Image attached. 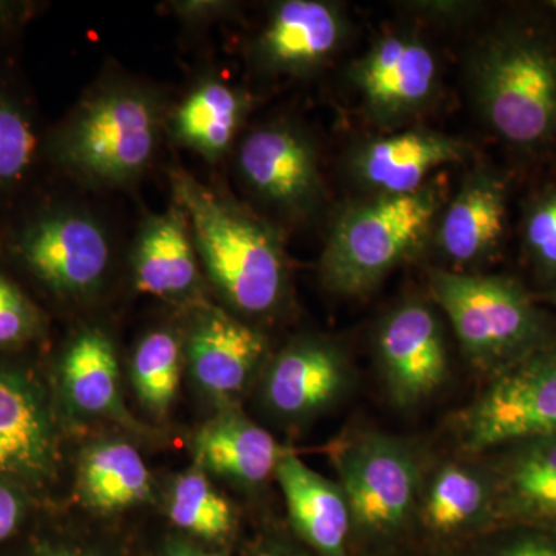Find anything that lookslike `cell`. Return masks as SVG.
Here are the masks:
<instances>
[{
    "instance_id": "5",
    "label": "cell",
    "mask_w": 556,
    "mask_h": 556,
    "mask_svg": "<svg viewBox=\"0 0 556 556\" xmlns=\"http://www.w3.org/2000/svg\"><path fill=\"white\" fill-rule=\"evenodd\" d=\"M14 260L60 298H87L108 276L112 247L91 215L53 207L33 215L9 240Z\"/></svg>"
},
{
    "instance_id": "6",
    "label": "cell",
    "mask_w": 556,
    "mask_h": 556,
    "mask_svg": "<svg viewBox=\"0 0 556 556\" xmlns=\"http://www.w3.org/2000/svg\"><path fill=\"white\" fill-rule=\"evenodd\" d=\"M430 280L468 356L495 361L535 339L536 311L514 281L450 270H433Z\"/></svg>"
},
{
    "instance_id": "31",
    "label": "cell",
    "mask_w": 556,
    "mask_h": 556,
    "mask_svg": "<svg viewBox=\"0 0 556 556\" xmlns=\"http://www.w3.org/2000/svg\"><path fill=\"white\" fill-rule=\"evenodd\" d=\"M24 517V501L20 493L9 484L0 481V541L13 535Z\"/></svg>"
},
{
    "instance_id": "34",
    "label": "cell",
    "mask_w": 556,
    "mask_h": 556,
    "mask_svg": "<svg viewBox=\"0 0 556 556\" xmlns=\"http://www.w3.org/2000/svg\"><path fill=\"white\" fill-rule=\"evenodd\" d=\"M20 11L17 3L0 2V31L5 30L14 20H20Z\"/></svg>"
},
{
    "instance_id": "35",
    "label": "cell",
    "mask_w": 556,
    "mask_h": 556,
    "mask_svg": "<svg viewBox=\"0 0 556 556\" xmlns=\"http://www.w3.org/2000/svg\"><path fill=\"white\" fill-rule=\"evenodd\" d=\"M166 556H207L192 547L178 546L170 548Z\"/></svg>"
},
{
    "instance_id": "3",
    "label": "cell",
    "mask_w": 556,
    "mask_h": 556,
    "mask_svg": "<svg viewBox=\"0 0 556 556\" xmlns=\"http://www.w3.org/2000/svg\"><path fill=\"white\" fill-rule=\"evenodd\" d=\"M441 211L437 189L405 195H378L345 212L329 236L321 276L331 291L361 295L371 291L420 243Z\"/></svg>"
},
{
    "instance_id": "14",
    "label": "cell",
    "mask_w": 556,
    "mask_h": 556,
    "mask_svg": "<svg viewBox=\"0 0 556 556\" xmlns=\"http://www.w3.org/2000/svg\"><path fill=\"white\" fill-rule=\"evenodd\" d=\"M343 21L334 7L316 0H287L273 11L257 42L258 60L289 75L308 73L334 54Z\"/></svg>"
},
{
    "instance_id": "12",
    "label": "cell",
    "mask_w": 556,
    "mask_h": 556,
    "mask_svg": "<svg viewBox=\"0 0 556 556\" xmlns=\"http://www.w3.org/2000/svg\"><path fill=\"white\" fill-rule=\"evenodd\" d=\"M239 167L249 188L288 211L309 207L320 193L314 150L288 127H262L249 134L241 142Z\"/></svg>"
},
{
    "instance_id": "27",
    "label": "cell",
    "mask_w": 556,
    "mask_h": 556,
    "mask_svg": "<svg viewBox=\"0 0 556 556\" xmlns=\"http://www.w3.org/2000/svg\"><path fill=\"white\" fill-rule=\"evenodd\" d=\"M508 492L527 514L556 518V434L536 439L515 459Z\"/></svg>"
},
{
    "instance_id": "19",
    "label": "cell",
    "mask_w": 556,
    "mask_h": 556,
    "mask_svg": "<svg viewBox=\"0 0 556 556\" xmlns=\"http://www.w3.org/2000/svg\"><path fill=\"white\" fill-rule=\"evenodd\" d=\"M193 445L200 468L247 485L262 484L287 455L268 431L236 409L208 420Z\"/></svg>"
},
{
    "instance_id": "33",
    "label": "cell",
    "mask_w": 556,
    "mask_h": 556,
    "mask_svg": "<svg viewBox=\"0 0 556 556\" xmlns=\"http://www.w3.org/2000/svg\"><path fill=\"white\" fill-rule=\"evenodd\" d=\"M506 556H556V551L552 547L541 546V544H525Z\"/></svg>"
},
{
    "instance_id": "11",
    "label": "cell",
    "mask_w": 556,
    "mask_h": 556,
    "mask_svg": "<svg viewBox=\"0 0 556 556\" xmlns=\"http://www.w3.org/2000/svg\"><path fill=\"white\" fill-rule=\"evenodd\" d=\"M378 351L391 394L402 405L433 393L447 372L441 327L420 303H405L387 318Z\"/></svg>"
},
{
    "instance_id": "17",
    "label": "cell",
    "mask_w": 556,
    "mask_h": 556,
    "mask_svg": "<svg viewBox=\"0 0 556 556\" xmlns=\"http://www.w3.org/2000/svg\"><path fill=\"white\" fill-rule=\"evenodd\" d=\"M343 383L345 368L334 348L305 340L274 361L266 378V401L278 415L306 416L334 401Z\"/></svg>"
},
{
    "instance_id": "25",
    "label": "cell",
    "mask_w": 556,
    "mask_h": 556,
    "mask_svg": "<svg viewBox=\"0 0 556 556\" xmlns=\"http://www.w3.org/2000/svg\"><path fill=\"white\" fill-rule=\"evenodd\" d=\"M181 346L169 331H152L139 342L131 358V382L142 404L164 415L178 393Z\"/></svg>"
},
{
    "instance_id": "23",
    "label": "cell",
    "mask_w": 556,
    "mask_h": 556,
    "mask_svg": "<svg viewBox=\"0 0 556 556\" xmlns=\"http://www.w3.org/2000/svg\"><path fill=\"white\" fill-rule=\"evenodd\" d=\"M84 500L100 511H119L152 496V478L138 450L126 442H102L79 467Z\"/></svg>"
},
{
    "instance_id": "4",
    "label": "cell",
    "mask_w": 556,
    "mask_h": 556,
    "mask_svg": "<svg viewBox=\"0 0 556 556\" xmlns=\"http://www.w3.org/2000/svg\"><path fill=\"white\" fill-rule=\"evenodd\" d=\"M473 93L489 126L518 148L556 131V54L522 33L490 39L473 62Z\"/></svg>"
},
{
    "instance_id": "26",
    "label": "cell",
    "mask_w": 556,
    "mask_h": 556,
    "mask_svg": "<svg viewBox=\"0 0 556 556\" xmlns=\"http://www.w3.org/2000/svg\"><path fill=\"white\" fill-rule=\"evenodd\" d=\"M169 517L179 529L206 540L228 535L233 521L228 501L212 486L200 467L181 475L175 482Z\"/></svg>"
},
{
    "instance_id": "32",
    "label": "cell",
    "mask_w": 556,
    "mask_h": 556,
    "mask_svg": "<svg viewBox=\"0 0 556 556\" xmlns=\"http://www.w3.org/2000/svg\"><path fill=\"white\" fill-rule=\"evenodd\" d=\"M174 9L182 17L189 20H206L211 14L222 13L226 9L225 3L219 2H179L174 3Z\"/></svg>"
},
{
    "instance_id": "30",
    "label": "cell",
    "mask_w": 556,
    "mask_h": 556,
    "mask_svg": "<svg viewBox=\"0 0 556 556\" xmlns=\"http://www.w3.org/2000/svg\"><path fill=\"white\" fill-rule=\"evenodd\" d=\"M526 241L540 268L556 274V192L533 206L527 217Z\"/></svg>"
},
{
    "instance_id": "28",
    "label": "cell",
    "mask_w": 556,
    "mask_h": 556,
    "mask_svg": "<svg viewBox=\"0 0 556 556\" xmlns=\"http://www.w3.org/2000/svg\"><path fill=\"white\" fill-rule=\"evenodd\" d=\"M485 503V489L475 475L447 467L438 475L426 501V519L433 529H456L470 521Z\"/></svg>"
},
{
    "instance_id": "22",
    "label": "cell",
    "mask_w": 556,
    "mask_h": 556,
    "mask_svg": "<svg viewBox=\"0 0 556 556\" xmlns=\"http://www.w3.org/2000/svg\"><path fill=\"white\" fill-rule=\"evenodd\" d=\"M70 404L86 415H118V362L112 340L98 328L80 331L62 362Z\"/></svg>"
},
{
    "instance_id": "2",
    "label": "cell",
    "mask_w": 556,
    "mask_h": 556,
    "mask_svg": "<svg viewBox=\"0 0 556 556\" xmlns=\"http://www.w3.org/2000/svg\"><path fill=\"white\" fill-rule=\"evenodd\" d=\"M160 109L152 94L116 84L90 93L62 127L54 156L94 186H123L152 163L160 141Z\"/></svg>"
},
{
    "instance_id": "7",
    "label": "cell",
    "mask_w": 556,
    "mask_h": 556,
    "mask_svg": "<svg viewBox=\"0 0 556 556\" xmlns=\"http://www.w3.org/2000/svg\"><path fill=\"white\" fill-rule=\"evenodd\" d=\"M468 447L556 434V354L533 358L485 391L466 416Z\"/></svg>"
},
{
    "instance_id": "8",
    "label": "cell",
    "mask_w": 556,
    "mask_h": 556,
    "mask_svg": "<svg viewBox=\"0 0 556 556\" xmlns=\"http://www.w3.org/2000/svg\"><path fill=\"white\" fill-rule=\"evenodd\" d=\"M343 495L351 518L371 530H388L407 517L416 495L412 455L393 439L365 437L338 456Z\"/></svg>"
},
{
    "instance_id": "13",
    "label": "cell",
    "mask_w": 556,
    "mask_h": 556,
    "mask_svg": "<svg viewBox=\"0 0 556 556\" xmlns=\"http://www.w3.org/2000/svg\"><path fill=\"white\" fill-rule=\"evenodd\" d=\"M260 332L218 308L200 311L188 338L193 379L211 396L239 394L265 353Z\"/></svg>"
},
{
    "instance_id": "15",
    "label": "cell",
    "mask_w": 556,
    "mask_h": 556,
    "mask_svg": "<svg viewBox=\"0 0 556 556\" xmlns=\"http://www.w3.org/2000/svg\"><path fill=\"white\" fill-rule=\"evenodd\" d=\"M464 159L456 139L427 130H409L369 141L354 156V172L379 195H405L424 188L428 175Z\"/></svg>"
},
{
    "instance_id": "9",
    "label": "cell",
    "mask_w": 556,
    "mask_h": 556,
    "mask_svg": "<svg viewBox=\"0 0 556 556\" xmlns=\"http://www.w3.org/2000/svg\"><path fill=\"white\" fill-rule=\"evenodd\" d=\"M353 80L371 118L382 124L399 123L433 98L438 62L419 39L387 36L354 65Z\"/></svg>"
},
{
    "instance_id": "37",
    "label": "cell",
    "mask_w": 556,
    "mask_h": 556,
    "mask_svg": "<svg viewBox=\"0 0 556 556\" xmlns=\"http://www.w3.org/2000/svg\"><path fill=\"white\" fill-rule=\"evenodd\" d=\"M552 302H554L556 305V292H554V295H552Z\"/></svg>"
},
{
    "instance_id": "29",
    "label": "cell",
    "mask_w": 556,
    "mask_h": 556,
    "mask_svg": "<svg viewBox=\"0 0 556 556\" xmlns=\"http://www.w3.org/2000/svg\"><path fill=\"white\" fill-rule=\"evenodd\" d=\"M38 328V311L10 278L0 274V346L25 342Z\"/></svg>"
},
{
    "instance_id": "20",
    "label": "cell",
    "mask_w": 556,
    "mask_h": 556,
    "mask_svg": "<svg viewBox=\"0 0 556 556\" xmlns=\"http://www.w3.org/2000/svg\"><path fill=\"white\" fill-rule=\"evenodd\" d=\"M504 222L506 197L503 186L490 175H473L442 215L439 247L453 262H477L497 247Z\"/></svg>"
},
{
    "instance_id": "21",
    "label": "cell",
    "mask_w": 556,
    "mask_h": 556,
    "mask_svg": "<svg viewBox=\"0 0 556 556\" xmlns=\"http://www.w3.org/2000/svg\"><path fill=\"white\" fill-rule=\"evenodd\" d=\"M248 100L219 79H204L186 94L170 118L179 144L208 161L222 159L239 131Z\"/></svg>"
},
{
    "instance_id": "18",
    "label": "cell",
    "mask_w": 556,
    "mask_h": 556,
    "mask_svg": "<svg viewBox=\"0 0 556 556\" xmlns=\"http://www.w3.org/2000/svg\"><path fill=\"white\" fill-rule=\"evenodd\" d=\"M274 473L300 535L324 555L342 556L351 519L342 489L291 453L281 457Z\"/></svg>"
},
{
    "instance_id": "16",
    "label": "cell",
    "mask_w": 556,
    "mask_h": 556,
    "mask_svg": "<svg viewBox=\"0 0 556 556\" xmlns=\"http://www.w3.org/2000/svg\"><path fill=\"white\" fill-rule=\"evenodd\" d=\"M199 263L188 218L177 203L142 223L134 252L139 291L161 299H188L199 289Z\"/></svg>"
},
{
    "instance_id": "36",
    "label": "cell",
    "mask_w": 556,
    "mask_h": 556,
    "mask_svg": "<svg viewBox=\"0 0 556 556\" xmlns=\"http://www.w3.org/2000/svg\"><path fill=\"white\" fill-rule=\"evenodd\" d=\"M46 556H84L79 554H72V552H56V554H50Z\"/></svg>"
},
{
    "instance_id": "24",
    "label": "cell",
    "mask_w": 556,
    "mask_h": 556,
    "mask_svg": "<svg viewBox=\"0 0 556 556\" xmlns=\"http://www.w3.org/2000/svg\"><path fill=\"white\" fill-rule=\"evenodd\" d=\"M38 152V127L30 109L13 91L0 87V203L30 177Z\"/></svg>"
},
{
    "instance_id": "38",
    "label": "cell",
    "mask_w": 556,
    "mask_h": 556,
    "mask_svg": "<svg viewBox=\"0 0 556 556\" xmlns=\"http://www.w3.org/2000/svg\"><path fill=\"white\" fill-rule=\"evenodd\" d=\"M552 5H554V9L556 10V0L555 2H552Z\"/></svg>"
},
{
    "instance_id": "1",
    "label": "cell",
    "mask_w": 556,
    "mask_h": 556,
    "mask_svg": "<svg viewBox=\"0 0 556 556\" xmlns=\"http://www.w3.org/2000/svg\"><path fill=\"white\" fill-rule=\"evenodd\" d=\"M170 185L200 263L223 298L252 316L276 308L287 288V260L277 233L189 172L172 170Z\"/></svg>"
},
{
    "instance_id": "10",
    "label": "cell",
    "mask_w": 556,
    "mask_h": 556,
    "mask_svg": "<svg viewBox=\"0 0 556 556\" xmlns=\"http://www.w3.org/2000/svg\"><path fill=\"white\" fill-rule=\"evenodd\" d=\"M56 453L53 420L40 391L20 372L0 368V481H43Z\"/></svg>"
}]
</instances>
